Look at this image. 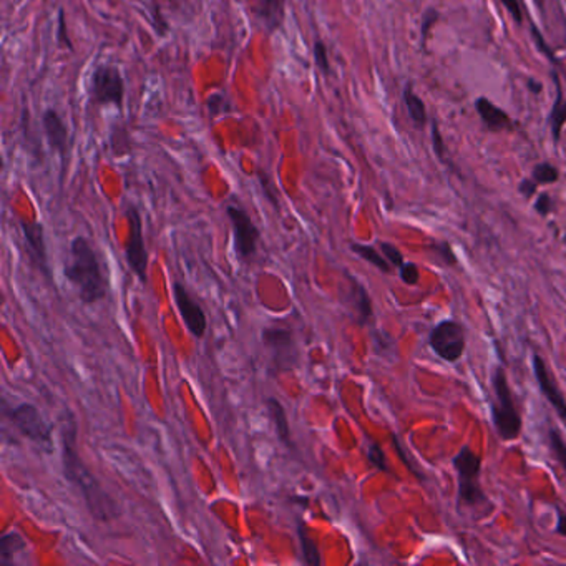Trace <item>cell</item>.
<instances>
[{"label": "cell", "instance_id": "cell-1", "mask_svg": "<svg viewBox=\"0 0 566 566\" xmlns=\"http://www.w3.org/2000/svg\"><path fill=\"white\" fill-rule=\"evenodd\" d=\"M62 451H64L65 478L77 485L91 516L100 522H110L120 515V508L114 497L103 490L100 482L91 476L90 470L82 462L77 451V428L72 421L65 422L62 428Z\"/></svg>", "mask_w": 566, "mask_h": 566}, {"label": "cell", "instance_id": "cell-2", "mask_svg": "<svg viewBox=\"0 0 566 566\" xmlns=\"http://www.w3.org/2000/svg\"><path fill=\"white\" fill-rule=\"evenodd\" d=\"M65 278L77 289L78 297L91 304L106 296V279L95 248L83 236H77L70 245V261L65 266Z\"/></svg>", "mask_w": 566, "mask_h": 566}, {"label": "cell", "instance_id": "cell-3", "mask_svg": "<svg viewBox=\"0 0 566 566\" xmlns=\"http://www.w3.org/2000/svg\"><path fill=\"white\" fill-rule=\"evenodd\" d=\"M491 384L497 399L491 407V419L497 434L503 440H515L522 432V417L515 405L514 394L503 367L495 369Z\"/></svg>", "mask_w": 566, "mask_h": 566}, {"label": "cell", "instance_id": "cell-4", "mask_svg": "<svg viewBox=\"0 0 566 566\" xmlns=\"http://www.w3.org/2000/svg\"><path fill=\"white\" fill-rule=\"evenodd\" d=\"M453 467L459 478V503L463 507H476L487 502V497L480 487V455L472 451L470 445H463L453 457Z\"/></svg>", "mask_w": 566, "mask_h": 566}, {"label": "cell", "instance_id": "cell-5", "mask_svg": "<svg viewBox=\"0 0 566 566\" xmlns=\"http://www.w3.org/2000/svg\"><path fill=\"white\" fill-rule=\"evenodd\" d=\"M91 102L95 105H114L118 110L125 102V78L114 64L95 67L90 78Z\"/></svg>", "mask_w": 566, "mask_h": 566}, {"label": "cell", "instance_id": "cell-6", "mask_svg": "<svg viewBox=\"0 0 566 566\" xmlns=\"http://www.w3.org/2000/svg\"><path fill=\"white\" fill-rule=\"evenodd\" d=\"M11 421L17 430L34 442L40 451L53 452V427L45 421L39 409L32 404H20L11 411Z\"/></svg>", "mask_w": 566, "mask_h": 566}, {"label": "cell", "instance_id": "cell-7", "mask_svg": "<svg viewBox=\"0 0 566 566\" xmlns=\"http://www.w3.org/2000/svg\"><path fill=\"white\" fill-rule=\"evenodd\" d=\"M428 344L440 359L457 362L465 350V329L453 319H444L430 331Z\"/></svg>", "mask_w": 566, "mask_h": 566}, {"label": "cell", "instance_id": "cell-8", "mask_svg": "<svg viewBox=\"0 0 566 566\" xmlns=\"http://www.w3.org/2000/svg\"><path fill=\"white\" fill-rule=\"evenodd\" d=\"M226 215L232 221L234 246H236L238 256L241 259L253 256L256 253L257 241H259V230L255 221L241 206H226Z\"/></svg>", "mask_w": 566, "mask_h": 566}, {"label": "cell", "instance_id": "cell-9", "mask_svg": "<svg viewBox=\"0 0 566 566\" xmlns=\"http://www.w3.org/2000/svg\"><path fill=\"white\" fill-rule=\"evenodd\" d=\"M127 219H129L130 226L129 243H127V259H129L130 268L138 276L142 283H146L148 253L143 241L142 216L137 206H129Z\"/></svg>", "mask_w": 566, "mask_h": 566}, {"label": "cell", "instance_id": "cell-10", "mask_svg": "<svg viewBox=\"0 0 566 566\" xmlns=\"http://www.w3.org/2000/svg\"><path fill=\"white\" fill-rule=\"evenodd\" d=\"M173 296H175V303L180 311L181 318L186 324V327L190 329V333L194 337H203L206 333V326H208L203 308L194 301L185 284L175 283Z\"/></svg>", "mask_w": 566, "mask_h": 566}, {"label": "cell", "instance_id": "cell-11", "mask_svg": "<svg viewBox=\"0 0 566 566\" xmlns=\"http://www.w3.org/2000/svg\"><path fill=\"white\" fill-rule=\"evenodd\" d=\"M531 366H533V373H535V379H537V382H538L541 394L545 396V399L550 402V405H552L554 412L558 413V417L566 422L565 394L560 390V387L556 384L554 373L548 371L546 362H545L543 358L538 356V354L533 356Z\"/></svg>", "mask_w": 566, "mask_h": 566}, {"label": "cell", "instance_id": "cell-12", "mask_svg": "<svg viewBox=\"0 0 566 566\" xmlns=\"http://www.w3.org/2000/svg\"><path fill=\"white\" fill-rule=\"evenodd\" d=\"M24 238H26L27 251L34 263L39 266V270L51 276L49 264H47V246H45V236H43V226L37 221H20Z\"/></svg>", "mask_w": 566, "mask_h": 566}, {"label": "cell", "instance_id": "cell-13", "mask_svg": "<svg viewBox=\"0 0 566 566\" xmlns=\"http://www.w3.org/2000/svg\"><path fill=\"white\" fill-rule=\"evenodd\" d=\"M42 129L49 146L55 153L64 156L68 150V127L65 125L64 118L53 108H49L42 114Z\"/></svg>", "mask_w": 566, "mask_h": 566}, {"label": "cell", "instance_id": "cell-14", "mask_svg": "<svg viewBox=\"0 0 566 566\" xmlns=\"http://www.w3.org/2000/svg\"><path fill=\"white\" fill-rule=\"evenodd\" d=\"M253 13L270 34L279 30L286 19V0H255Z\"/></svg>", "mask_w": 566, "mask_h": 566}, {"label": "cell", "instance_id": "cell-15", "mask_svg": "<svg viewBox=\"0 0 566 566\" xmlns=\"http://www.w3.org/2000/svg\"><path fill=\"white\" fill-rule=\"evenodd\" d=\"M263 342L266 348L274 352L278 358V362L283 364L284 358H287L289 362H293V348H295V337L291 329L284 327H266L263 331Z\"/></svg>", "mask_w": 566, "mask_h": 566}, {"label": "cell", "instance_id": "cell-16", "mask_svg": "<svg viewBox=\"0 0 566 566\" xmlns=\"http://www.w3.org/2000/svg\"><path fill=\"white\" fill-rule=\"evenodd\" d=\"M476 110L478 116L482 118L483 125L490 131H505V130H512L514 123L508 114L502 110L500 106H497L495 103L490 102L489 98L480 97L476 98Z\"/></svg>", "mask_w": 566, "mask_h": 566}, {"label": "cell", "instance_id": "cell-17", "mask_svg": "<svg viewBox=\"0 0 566 566\" xmlns=\"http://www.w3.org/2000/svg\"><path fill=\"white\" fill-rule=\"evenodd\" d=\"M552 77H554L556 95H554V106H552V114H550V129H552L554 142L558 143L560 138H562V131H563L566 125V97L565 93H563V89H562V82H560L556 68H554Z\"/></svg>", "mask_w": 566, "mask_h": 566}, {"label": "cell", "instance_id": "cell-18", "mask_svg": "<svg viewBox=\"0 0 566 566\" xmlns=\"http://www.w3.org/2000/svg\"><path fill=\"white\" fill-rule=\"evenodd\" d=\"M266 407H268V412H270L271 421L276 427L278 437L286 447L291 449V445H293L291 430H289V422H287V415H286V411H284L283 404L278 399L270 397V399H266Z\"/></svg>", "mask_w": 566, "mask_h": 566}, {"label": "cell", "instance_id": "cell-19", "mask_svg": "<svg viewBox=\"0 0 566 566\" xmlns=\"http://www.w3.org/2000/svg\"><path fill=\"white\" fill-rule=\"evenodd\" d=\"M350 283H352V304L356 308V312L359 314V322L367 324L373 319V301L362 284L358 283L354 278H350Z\"/></svg>", "mask_w": 566, "mask_h": 566}, {"label": "cell", "instance_id": "cell-20", "mask_svg": "<svg viewBox=\"0 0 566 566\" xmlns=\"http://www.w3.org/2000/svg\"><path fill=\"white\" fill-rule=\"evenodd\" d=\"M404 102L407 106V112L411 115L412 122L417 127H425L427 123V110H425V103L415 91L412 89V85H405L404 89Z\"/></svg>", "mask_w": 566, "mask_h": 566}, {"label": "cell", "instance_id": "cell-21", "mask_svg": "<svg viewBox=\"0 0 566 566\" xmlns=\"http://www.w3.org/2000/svg\"><path fill=\"white\" fill-rule=\"evenodd\" d=\"M26 545V540L15 531L4 535L0 540V565H9L12 562L13 554L22 552Z\"/></svg>", "mask_w": 566, "mask_h": 566}, {"label": "cell", "instance_id": "cell-22", "mask_svg": "<svg viewBox=\"0 0 566 566\" xmlns=\"http://www.w3.org/2000/svg\"><path fill=\"white\" fill-rule=\"evenodd\" d=\"M350 249H352L356 255H359L362 259H366L367 263H371L377 270H381L382 272H386V274H389V272L392 271V266H390L389 259H387L384 255H381L373 246L352 243Z\"/></svg>", "mask_w": 566, "mask_h": 566}, {"label": "cell", "instance_id": "cell-23", "mask_svg": "<svg viewBox=\"0 0 566 566\" xmlns=\"http://www.w3.org/2000/svg\"><path fill=\"white\" fill-rule=\"evenodd\" d=\"M297 533H299V541H301V548H303V554H304V562L311 566L321 565L322 558L321 554H319V548H318L316 541L311 538L308 530L303 523H299Z\"/></svg>", "mask_w": 566, "mask_h": 566}, {"label": "cell", "instance_id": "cell-24", "mask_svg": "<svg viewBox=\"0 0 566 566\" xmlns=\"http://www.w3.org/2000/svg\"><path fill=\"white\" fill-rule=\"evenodd\" d=\"M531 178L533 181H537V185H552L556 183L560 178V171L558 168L554 167L552 163H538L537 167L533 168V173H531Z\"/></svg>", "mask_w": 566, "mask_h": 566}, {"label": "cell", "instance_id": "cell-25", "mask_svg": "<svg viewBox=\"0 0 566 566\" xmlns=\"http://www.w3.org/2000/svg\"><path fill=\"white\" fill-rule=\"evenodd\" d=\"M312 51H314V62H316V67L319 68V72H321L322 75L329 77V75H331V62H329V51H327L326 43H324L321 39L316 40Z\"/></svg>", "mask_w": 566, "mask_h": 566}, {"label": "cell", "instance_id": "cell-26", "mask_svg": "<svg viewBox=\"0 0 566 566\" xmlns=\"http://www.w3.org/2000/svg\"><path fill=\"white\" fill-rule=\"evenodd\" d=\"M548 440H550V447H552V452L554 453V457H556V460L558 463L562 465V468L565 470L566 474V442L562 437V434L556 430V428H550V432H548Z\"/></svg>", "mask_w": 566, "mask_h": 566}, {"label": "cell", "instance_id": "cell-27", "mask_svg": "<svg viewBox=\"0 0 566 566\" xmlns=\"http://www.w3.org/2000/svg\"><path fill=\"white\" fill-rule=\"evenodd\" d=\"M367 459L373 463V467L381 472H389V465H387L386 453L382 451V447L375 442H371L367 447Z\"/></svg>", "mask_w": 566, "mask_h": 566}, {"label": "cell", "instance_id": "cell-28", "mask_svg": "<svg viewBox=\"0 0 566 566\" xmlns=\"http://www.w3.org/2000/svg\"><path fill=\"white\" fill-rule=\"evenodd\" d=\"M57 42L60 47L74 51V43L68 35V27H67V19H65L64 9L59 11V24H57Z\"/></svg>", "mask_w": 566, "mask_h": 566}, {"label": "cell", "instance_id": "cell-29", "mask_svg": "<svg viewBox=\"0 0 566 566\" xmlns=\"http://www.w3.org/2000/svg\"><path fill=\"white\" fill-rule=\"evenodd\" d=\"M399 270L402 283H405L407 286H415V284L419 283L421 272H419L417 264H413V263H404Z\"/></svg>", "mask_w": 566, "mask_h": 566}, {"label": "cell", "instance_id": "cell-30", "mask_svg": "<svg viewBox=\"0 0 566 566\" xmlns=\"http://www.w3.org/2000/svg\"><path fill=\"white\" fill-rule=\"evenodd\" d=\"M381 249H382V255L389 259V263H390L392 266L400 268V266L405 263L404 255L400 253L399 248H396V246L390 245V243H381Z\"/></svg>", "mask_w": 566, "mask_h": 566}, {"label": "cell", "instance_id": "cell-31", "mask_svg": "<svg viewBox=\"0 0 566 566\" xmlns=\"http://www.w3.org/2000/svg\"><path fill=\"white\" fill-rule=\"evenodd\" d=\"M531 34H533V39L537 42V47L540 49L541 53H545V55L548 57V60L554 64V68H556V67H558V59L554 57V51L546 45V42H545L543 35L538 32V28L535 26H531Z\"/></svg>", "mask_w": 566, "mask_h": 566}, {"label": "cell", "instance_id": "cell-32", "mask_svg": "<svg viewBox=\"0 0 566 566\" xmlns=\"http://www.w3.org/2000/svg\"><path fill=\"white\" fill-rule=\"evenodd\" d=\"M226 105H228V100H226L223 95H219V93L211 95V97L208 98L209 115L216 116L219 115V114H223V112H226Z\"/></svg>", "mask_w": 566, "mask_h": 566}, {"label": "cell", "instance_id": "cell-33", "mask_svg": "<svg viewBox=\"0 0 566 566\" xmlns=\"http://www.w3.org/2000/svg\"><path fill=\"white\" fill-rule=\"evenodd\" d=\"M503 4V7L508 11V13L512 15L516 24H522L523 22V11H522V5L518 0H500Z\"/></svg>", "mask_w": 566, "mask_h": 566}, {"label": "cell", "instance_id": "cell-34", "mask_svg": "<svg viewBox=\"0 0 566 566\" xmlns=\"http://www.w3.org/2000/svg\"><path fill=\"white\" fill-rule=\"evenodd\" d=\"M257 177H259L261 186H263V190H264L266 198L270 200L271 205L276 206V208H278V198H276V193H274V190H272V183H271L268 173H264V171H259V175H257Z\"/></svg>", "mask_w": 566, "mask_h": 566}, {"label": "cell", "instance_id": "cell-35", "mask_svg": "<svg viewBox=\"0 0 566 566\" xmlns=\"http://www.w3.org/2000/svg\"><path fill=\"white\" fill-rule=\"evenodd\" d=\"M438 20V12L436 9H428L425 12L424 19H422V26H421V32H422V40L427 39V34L430 32V28L436 26V22Z\"/></svg>", "mask_w": 566, "mask_h": 566}, {"label": "cell", "instance_id": "cell-36", "mask_svg": "<svg viewBox=\"0 0 566 566\" xmlns=\"http://www.w3.org/2000/svg\"><path fill=\"white\" fill-rule=\"evenodd\" d=\"M552 206H554V201H552L550 194H538V198H537V201H535V209H537V213H538V215H541V216L550 215Z\"/></svg>", "mask_w": 566, "mask_h": 566}, {"label": "cell", "instance_id": "cell-37", "mask_svg": "<svg viewBox=\"0 0 566 566\" xmlns=\"http://www.w3.org/2000/svg\"><path fill=\"white\" fill-rule=\"evenodd\" d=\"M152 20H153L154 30H156L161 37L167 35L168 32H169V26H168V22L165 20L161 11L154 9L153 12H152Z\"/></svg>", "mask_w": 566, "mask_h": 566}, {"label": "cell", "instance_id": "cell-38", "mask_svg": "<svg viewBox=\"0 0 566 566\" xmlns=\"http://www.w3.org/2000/svg\"><path fill=\"white\" fill-rule=\"evenodd\" d=\"M434 249L437 251L438 255H440V259L444 261V263H447V264H451L453 266L455 264V255H453V251H452L451 245L449 243H440V245L434 246Z\"/></svg>", "mask_w": 566, "mask_h": 566}, {"label": "cell", "instance_id": "cell-39", "mask_svg": "<svg viewBox=\"0 0 566 566\" xmlns=\"http://www.w3.org/2000/svg\"><path fill=\"white\" fill-rule=\"evenodd\" d=\"M520 193L523 194L525 198H531L533 194L537 193V190H538V185H537V181H533V178H527V180L522 181L520 183Z\"/></svg>", "mask_w": 566, "mask_h": 566}, {"label": "cell", "instance_id": "cell-40", "mask_svg": "<svg viewBox=\"0 0 566 566\" xmlns=\"http://www.w3.org/2000/svg\"><path fill=\"white\" fill-rule=\"evenodd\" d=\"M554 531L558 535H562V537H566V514L562 512V510H558V515H556V528H554Z\"/></svg>", "mask_w": 566, "mask_h": 566}, {"label": "cell", "instance_id": "cell-41", "mask_svg": "<svg viewBox=\"0 0 566 566\" xmlns=\"http://www.w3.org/2000/svg\"><path fill=\"white\" fill-rule=\"evenodd\" d=\"M432 138H434V150H436V153L442 158V154H444V148H445V143L442 142V137H440V133H438V130L436 125H434V135H432Z\"/></svg>", "mask_w": 566, "mask_h": 566}, {"label": "cell", "instance_id": "cell-42", "mask_svg": "<svg viewBox=\"0 0 566 566\" xmlns=\"http://www.w3.org/2000/svg\"><path fill=\"white\" fill-rule=\"evenodd\" d=\"M527 89L531 91L533 95H540L541 90H543V85H541V82L535 80V78H528Z\"/></svg>", "mask_w": 566, "mask_h": 566}, {"label": "cell", "instance_id": "cell-43", "mask_svg": "<svg viewBox=\"0 0 566 566\" xmlns=\"http://www.w3.org/2000/svg\"><path fill=\"white\" fill-rule=\"evenodd\" d=\"M168 2H173V0H168Z\"/></svg>", "mask_w": 566, "mask_h": 566}, {"label": "cell", "instance_id": "cell-44", "mask_svg": "<svg viewBox=\"0 0 566 566\" xmlns=\"http://www.w3.org/2000/svg\"><path fill=\"white\" fill-rule=\"evenodd\" d=\"M565 43H566V34H565Z\"/></svg>", "mask_w": 566, "mask_h": 566}]
</instances>
